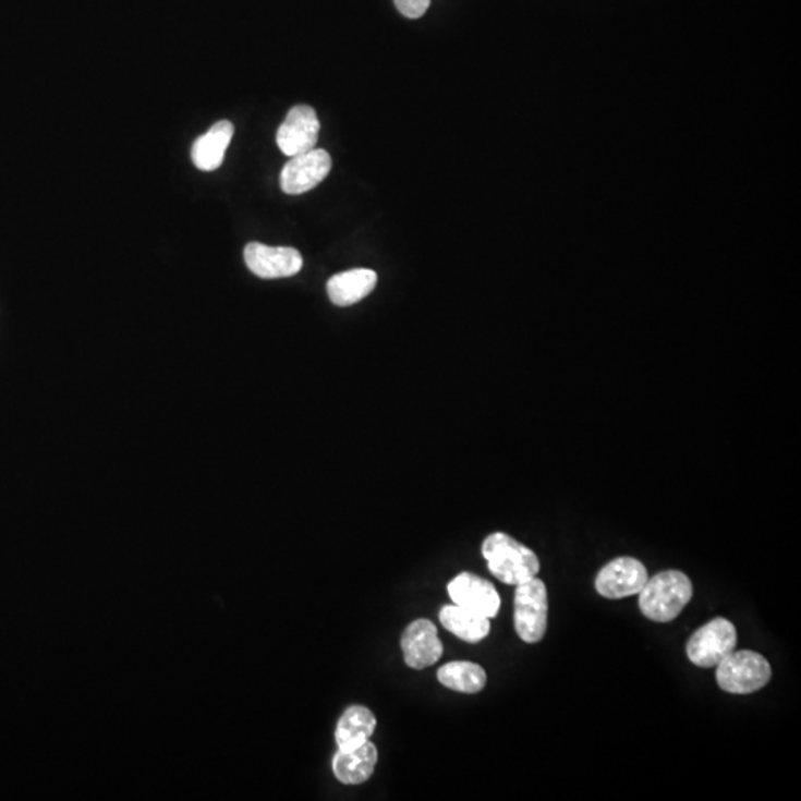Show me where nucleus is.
I'll list each match as a JSON object with an SVG mask.
<instances>
[{
	"mask_svg": "<svg viewBox=\"0 0 801 801\" xmlns=\"http://www.w3.org/2000/svg\"><path fill=\"white\" fill-rule=\"evenodd\" d=\"M450 598L460 607L495 618L500 610V597L495 585L486 579L476 577L474 573L463 572L458 574L447 585Z\"/></svg>",
	"mask_w": 801,
	"mask_h": 801,
	"instance_id": "9b49d317",
	"label": "nucleus"
},
{
	"mask_svg": "<svg viewBox=\"0 0 801 801\" xmlns=\"http://www.w3.org/2000/svg\"><path fill=\"white\" fill-rule=\"evenodd\" d=\"M377 760L379 751L373 742L367 741L351 751H337L332 758V772L344 786H360L372 778Z\"/></svg>",
	"mask_w": 801,
	"mask_h": 801,
	"instance_id": "f8f14e48",
	"label": "nucleus"
},
{
	"mask_svg": "<svg viewBox=\"0 0 801 801\" xmlns=\"http://www.w3.org/2000/svg\"><path fill=\"white\" fill-rule=\"evenodd\" d=\"M246 266L263 279L290 278L303 267L302 254L290 246H269L260 242H250L244 250Z\"/></svg>",
	"mask_w": 801,
	"mask_h": 801,
	"instance_id": "0eeeda50",
	"label": "nucleus"
},
{
	"mask_svg": "<svg viewBox=\"0 0 801 801\" xmlns=\"http://www.w3.org/2000/svg\"><path fill=\"white\" fill-rule=\"evenodd\" d=\"M233 123L229 121H220L214 123L211 129L204 135H201L192 146V162L201 171L211 172L223 163L226 150L232 142Z\"/></svg>",
	"mask_w": 801,
	"mask_h": 801,
	"instance_id": "ddd939ff",
	"label": "nucleus"
},
{
	"mask_svg": "<svg viewBox=\"0 0 801 801\" xmlns=\"http://www.w3.org/2000/svg\"><path fill=\"white\" fill-rule=\"evenodd\" d=\"M772 667L766 657L751 651L732 652L717 665V683L725 692L748 694L769 683Z\"/></svg>",
	"mask_w": 801,
	"mask_h": 801,
	"instance_id": "7ed1b4c3",
	"label": "nucleus"
},
{
	"mask_svg": "<svg viewBox=\"0 0 801 801\" xmlns=\"http://www.w3.org/2000/svg\"><path fill=\"white\" fill-rule=\"evenodd\" d=\"M737 643L738 634L733 623L725 618H717L690 636L685 651L696 667L713 668L737 648Z\"/></svg>",
	"mask_w": 801,
	"mask_h": 801,
	"instance_id": "39448f33",
	"label": "nucleus"
},
{
	"mask_svg": "<svg viewBox=\"0 0 801 801\" xmlns=\"http://www.w3.org/2000/svg\"><path fill=\"white\" fill-rule=\"evenodd\" d=\"M405 664L413 669L433 667L441 659L444 647L433 620L417 619L405 628L401 636Z\"/></svg>",
	"mask_w": 801,
	"mask_h": 801,
	"instance_id": "9d476101",
	"label": "nucleus"
},
{
	"mask_svg": "<svg viewBox=\"0 0 801 801\" xmlns=\"http://www.w3.org/2000/svg\"><path fill=\"white\" fill-rule=\"evenodd\" d=\"M376 716L367 706L352 705L344 711L336 727V742L340 751H351L363 745L376 729Z\"/></svg>",
	"mask_w": 801,
	"mask_h": 801,
	"instance_id": "2eb2a0df",
	"label": "nucleus"
},
{
	"mask_svg": "<svg viewBox=\"0 0 801 801\" xmlns=\"http://www.w3.org/2000/svg\"><path fill=\"white\" fill-rule=\"evenodd\" d=\"M439 622L451 634L468 643H478L490 634V619L468 610L465 607H460L458 604L444 606L439 611Z\"/></svg>",
	"mask_w": 801,
	"mask_h": 801,
	"instance_id": "dca6fc26",
	"label": "nucleus"
},
{
	"mask_svg": "<svg viewBox=\"0 0 801 801\" xmlns=\"http://www.w3.org/2000/svg\"><path fill=\"white\" fill-rule=\"evenodd\" d=\"M647 579V569L643 562L632 557H620L599 570L595 587L602 597L619 599L639 594Z\"/></svg>",
	"mask_w": 801,
	"mask_h": 801,
	"instance_id": "423d86ee",
	"label": "nucleus"
},
{
	"mask_svg": "<svg viewBox=\"0 0 801 801\" xmlns=\"http://www.w3.org/2000/svg\"><path fill=\"white\" fill-rule=\"evenodd\" d=\"M396 2L397 10L401 12L406 19H421L425 15L427 8L430 5V0H393Z\"/></svg>",
	"mask_w": 801,
	"mask_h": 801,
	"instance_id": "a211bd4d",
	"label": "nucleus"
},
{
	"mask_svg": "<svg viewBox=\"0 0 801 801\" xmlns=\"http://www.w3.org/2000/svg\"><path fill=\"white\" fill-rule=\"evenodd\" d=\"M377 286L372 269H351L328 279L327 293L336 306H352L367 298Z\"/></svg>",
	"mask_w": 801,
	"mask_h": 801,
	"instance_id": "4468645a",
	"label": "nucleus"
},
{
	"mask_svg": "<svg viewBox=\"0 0 801 801\" xmlns=\"http://www.w3.org/2000/svg\"><path fill=\"white\" fill-rule=\"evenodd\" d=\"M640 610L653 622H671L688 606L693 595V585L688 574L679 570H667L647 579L640 591Z\"/></svg>",
	"mask_w": 801,
	"mask_h": 801,
	"instance_id": "f03ea898",
	"label": "nucleus"
},
{
	"mask_svg": "<svg viewBox=\"0 0 801 801\" xmlns=\"http://www.w3.org/2000/svg\"><path fill=\"white\" fill-rule=\"evenodd\" d=\"M438 681L454 692L474 694L486 688L487 673L478 664L456 660L438 669Z\"/></svg>",
	"mask_w": 801,
	"mask_h": 801,
	"instance_id": "f3484780",
	"label": "nucleus"
},
{
	"mask_svg": "<svg viewBox=\"0 0 801 801\" xmlns=\"http://www.w3.org/2000/svg\"><path fill=\"white\" fill-rule=\"evenodd\" d=\"M481 553L486 558L493 577L507 585H521L536 578L541 570L536 554L507 533L490 534L483 542Z\"/></svg>",
	"mask_w": 801,
	"mask_h": 801,
	"instance_id": "f257e3e1",
	"label": "nucleus"
},
{
	"mask_svg": "<svg viewBox=\"0 0 801 801\" xmlns=\"http://www.w3.org/2000/svg\"><path fill=\"white\" fill-rule=\"evenodd\" d=\"M319 121L311 106H295L279 126L277 143L283 155L293 156L314 150L318 143Z\"/></svg>",
	"mask_w": 801,
	"mask_h": 801,
	"instance_id": "1a4fd4ad",
	"label": "nucleus"
},
{
	"mask_svg": "<svg viewBox=\"0 0 801 801\" xmlns=\"http://www.w3.org/2000/svg\"><path fill=\"white\" fill-rule=\"evenodd\" d=\"M513 623L524 643H539L548 628V591L541 579L517 585L513 599Z\"/></svg>",
	"mask_w": 801,
	"mask_h": 801,
	"instance_id": "20e7f679",
	"label": "nucleus"
},
{
	"mask_svg": "<svg viewBox=\"0 0 801 801\" xmlns=\"http://www.w3.org/2000/svg\"><path fill=\"white\" fill-rule=\"evenodd\" d=\"M331 158L326 150L314 149L293 156L281 172V189L287 195H302L318 186L331 171Z\"/></svg>",
	"mask_w": 801,
	"mask_h": 801,
	"instance_id": "6e6552de",
	"label": "nucleus"
}]
</instances>
